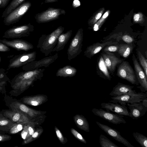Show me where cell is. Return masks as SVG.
Instances as JSON below:
<instances>
[{
    "label": "cell",
    "instance_id": "cell-1",
    "mask_svg": "<svg viewBox=\"0 0 147 147\" xmlns=\"http://www.w3.org/2000/svg\"><path fill=\"white\" fill-rule=\"evenodd\" d=\"M45 70L44 69L39 68L20 72L11 80L12 88L15 91L23 92L32 85L35 82L42 79Z\"/></svg>",
    "mask_w": 147,
    "mask_h": 147
},
{
    "label": "cell",
    "instance_id": "cell-2",
    "mask_svg": "<svg viewBox=\"0 0 147 147\" xmlns=\"http://www.w3.org/2000/svg\"><path fill=\"white\" fill-rule=\"evenodd\" d=\"M64 29V27L59 26L50 34H42L39 38L37 48L45 56H48L52 52L56 45L58 37L63 33Z\"/></svg>",
    "mask_w": 147,
    "mask_h": 147
},
{
    "label": "cell",
    "instance_id": "cell-3",
    "mask_svg": "<svg viewBox=\"0 0 147 147\" xmlns=\"http://www.w3.org/2000/svg\"><path fill=\"white\" fill-rule=\"evenodd\" d=\"M34 30V26L29 23L28 24L14 26L7 30L3 38H20L29 36Z\"/></svg>",
    "mask_w": 147,
    "mask_h": 147
},
{
    "label": "cell",
    "instance_id": "cell-4",
    "mask_svg": "<svg viewBox=\"0 0 147 147\" xmlns=\"http://www.w3.org/2000/svg\"><path fill=\"white\" fill-rule=\"evenodd\" d=\"M83 31L82 28L79 29L71 40L67 50V59L69 61L76 57L82 51Z\"/></svg>",
    "mask_w": 147,
    "mask_h": 147
},
{
    "label": "cell",
    "instance_id": "cell-5",
    "mask_svg": "<svg viewBox=\"0 0 147 147\" xmlns=\"http://www.w3.org/2000/svg\"><path fill=\"white\" fill-rule=\"evenodd\" d=\"M30 1L26 2L14 9L4 18L3 23L6 26H9L19 21L31 6Z\"/></svg>",
    "mask_w": 147,
    "mask_h": 147
},
{
    "label": "cell",
    "instance_id": "cell-6",
    "mask_svg": "<svg viewBox=\"0 0 147 147\" xmlns=\"http://www.w3.org/2000/svg\"><path fill=\"white\" fill-rule=\"evenodd\" d=\"M65 13L63 9L49 7L46 10L36 14L34 18L38 23H43L56 20L60 15Z\"/></svg>",
    "mask_w": 147,
    "mask_h": 147
},
{
    "label": "cell",
    "instance_id": "cell-7",
    "mask_svg": "<svg viewBox=\"0 0 147 147\" xmlns=\"http://www.w3.org/2000/svg\"><path fill=\"white\" fill-rule=\"evenodd\" d=\"M112 100L110 102L119 103L120 104L126 105L127 103L132 104L140 102L147 98V94L143 92L125 94L116 97H111Z\"/></svg>",
    "mask_w": 147,
    "mask_h": 147
},
{
    "label": "cell",
    "instance_id": "cell-8",
    "mask_svg": "<svg viewBox=\"0 0 147 147\" xmlns=\"http://www.w3.org/2000/svg\"><path fill=\"white\" fill-rule=\"evenodd\" d=\"M36 53L34 51L25 53L15 56L9 61L8 69L18 68L23 66L35 60Z\"/></svg>",
    "mask_w": 147,
    "mask_h": 147
},
{
    "label": "cell",
    "instance_id": "cell-9",
    "mask_svg": "<svg viewBox=\"0 0 147 147\" xmlns=\"http://www.w3.org/2000/svg\"><path fill=\"white\" fill-rule=\"evenodd\" d=\"M10 106L12 111L24 114L32 119L43 117L46 112L33 109L24 104L17 101L12 102Z\"/></svg>",
    "mask_w": 147,
    "mask_h": 147
},
{
    "label": "cell",
    "instance_id": "cell-10",
    "mask_svg": "<svg viewBox=\"0 0 147 147\" xmlns=\"http://www.w3.org/2000/svg\"><path fill=\"white\" fill-rule=\"evenodd\" d=\"M117 75L132 84L138 85L139 83L136 80L134 71L127 61H123L119 66Z\"/></svg>",
    "mask_w": 147,
    "mask_h": 147
},
{
    "label": "cell",
    "instance_id": "cell-11",
    "mask_svg": "<svg viewBox=\"0 0 147 147\" xmlns=\"http://www.w3.org/2000/svg\"><path fill=\"white\" fill-rule=\"evenodd\" d=\"M92 112L95 115L98 116L113 124L117 125L121 123H125L126 121L123 118L124 116L103 110L101 109L94 108Z\"/></svg>",
    "mask_w": 147,
    "mask_h": 147
},
{
    "label": "cell",
    "instance_id": "cell-12",
    "mask_svg": "<svg viewBox=\"0 0 147 147\" xmlns=\"http://www.w3.org/2000/svg\"><path fill=\"white\" fill-rule=\"evenodd\" d=\"M57 53L53 55L47 56L38 61H32L22 67V69L24 71L33 70L44 67H47L55 62L58 58Z\"/></svg>",
    "mask_w": 147,
    "mask_h": 147
},
{
    "label": "cell",
    "instance_id": "cell-13",
    "mask_svg": "<svg viewBox=\"0 0 147 147\" xmlns=\"http://www.w3.org/2000/svg\"><path fill=\"white\" fill-rule=\"evenodd\" d=\"M127 104L130 110L129 117L133 119H137L144 116L147 111V98L142 102Z\"/></svg>",
    "mask_w": 147,
    "mask_h": 147
},
{
    "label": "cell",
    "instance_id": "cell-14",
    "mask_svg": "<svg viewBox=\"0 0 147 147\" xmlns=\"http://www.w3.org/2000/svg\"><path fill=\"white\" fill-rule=\"evenodd\" d=\"M96 123L101 129L117 142L127 147H134V146L120 134L119 132L115 129L97 121H96Z\"/></svg>",
    "mask_w": 147,
    "mask_h": 147
},
{
    "label": "cell",
    "instance_id": "cell-15",
    "mask_svg": "<svg viewBox=\"0 0 147 147\" xmlns=\"http://www.w3.org/2000/svg\"><path fill=\"white\" fill-rule=\"evenodd\" d=\"M0 42L18 51H28L34 48V46L31 43L22 39H0Z\"/></svg>",
    "mask_w": 147,
    "mask_h": 147
},
{
    "label": "cell",
    "instance_id": "cell-16",
    "mask_svg": "<svg viewBox=\"0 0 147 147\" xmlns=\"http://www.w3.org/2000/svg\"><path fill=\"white\" fill-rule=\"evenodd\" d=\"M132 60L137 77L140 85V86L137 88L140 89L142 92H146L147 91V77L134 54L133 55Z\"/></svg>",
    "mask_w": 147,
    "mask_h": 147
},
{
    "label": "cell",
    "instance_id": "cell-17",
    "mask_svg": "<svg viewBox=\"0 0 147 147\" xmlns=\"http://www.w3.org/2000/svg\"><path fill=\"white\" fill-rule=\"evenodd\" d=\"M100 105L101 108L106 109L107 111H112L120 115L129 116V112L126 105L110 102L102 103Z\"/></svg>",
    "mask_w": 147,
    "mask_h": 147
},
{
    "label": "cell",
    "instance_id": "cell-18",
    "mask_svg": "<svg viewBox=\"0 0 147 147\" xmlns=\"http://www.w3.org/2000/svg\"><path fill=\"white\" fill-rule=\"evenodd\" d=\"M3 116L14 123L30 121L35 119H32L24 114L12 110L6 111L3 113Z\"/></svg>",
    "mask_w": 147,
    "mask_h": 147
},
{
    "label": "cell",
    "instance_id": "cell-19",
    "mask_svg": "<svg viewBox=\"0 0 147 147\" xmlns=\"http://www.w3.org/2000/svg\"><path fill=\"white\" fill-rule=\"evenodd\" d=\"M134 87L128 85L118 83L114 87L109 95L116 97L125 94L136 93L135 90H132Z\"/></svg>",
    "mask_w": 147,
    "mask_h": 147
},
{
    "label": "cell",
    "instance_id": "cell-20",
    "mask_svg": "<svg viewBox=\"0 0 147 147\" xmlns=\"http://www.w3.org/2000/svg\"><path fill=\"white\" fill-rule=\"evenodd\" d=\"M24 103L32 106L40 105L46 102L47 96L43 94H38L34 96H26L21 99Z\"/></svg>",
    "mask_w": 147,
    "mask_h": 147
},
{
    "label": "cell",
    "instance_id": "cell-21",
    "mask_svg": "<svg viewBox=\"0 0 147 147\" xmlns=\"http://www.w3.org/2000/svg\"><path fill=\"white\" fill-rule=\"evenodd\" d=\"M42 117L37 118L25 126L21 134V137L23 140L28 138L34 133L36 129V126L40 124L41 118Z\"/></svg>",
    "mask_w": 147,
    "mask_h": 147
},
{
    "label": "cell",
    "instance_id": "cell-22",
    "mask_svg": "<svg viewBox=\"0 0 147 147\" xmlns=\"http://www.w3.org/2000/svg\"><path fill=\"white\" fill-rule=\"evenodd\" d=\"M116 43L110 41L102 43L98 42L94 44L87 47L86 50L84 52V55L88 58H91L99 52L106 45Z\"/></svg>",
    "mask_w": 147,
    "mask_h": 147
},
{
    "label": "cell",
    "instance_id": "cell-23",
    "mask_svg": "<svg viewBox=\"0 0 147 147\" xmlns=\"http://www.w3.org/2000/svg\"><path fill=\"white\" fill-rule=\"evenodd\" d=\"M102 56L108 69L112 72L115 70L117 65L122 61L114 55L104 53L102 54Z\"/></svg>",
    "mask_w": 147,
    "mask_h": 147
},
{
    "label": "cell",
    "instance_id": "cell-24",
    "mask_svg": "<svg viewBox=\"0 0 147 147\" xmlns=\"http://www.w3.org/2000/svg\"><path fill=\"white\" fill-rule=\"evenodd\" d=\"M72 33V30H71L61 34L58 37L56 45L52 52H58L63 50L70 38Z\"/></svg>",
    "mask_w": 147,
    "mask_h": 147
},
{
    "label": "cell",
    "instance_id": "cell-25",
    "mask_svg": "<svg viewBox=\"0 0 147 147\" xmlns=\"http://www.w3.org/2000/svg\"><path fill=\"white\" fill-rule=\"evenodd\" d=\"M77 70L74 67L70 65H67L60 68L57 71L56 75L57 77H72L75 76Z\"/></svg>",
    "mask_w": 147,
    "mask_h": 147
},
{
    "label": "cell",
    "instance_id": "cell-26",
    "mask_svg": "<svg viewBox=\"0 0 147 147\" xmlns=\"http://www.w3.org/2000/svg\"><path fill=\"white\" fill-rule=\"evenodd\" d=\"M73 119L75 123L79 128L87 132L90 131L89 124L84 116L77 114L74 116Z\"/></svg>",
    "mask_w": 147,
    "mask_h": 147
},
{
    "label": "cell",
    "instance_id": "cell-27",
    "mask_svg": "<svg viewBox=\"0 0 147 147\" xmlns=\"http://www.w3.org/2000/svg\"><path fill=\"white\" fill-rule=\"evenodd\" d=\"M119 46V54L124 58L127 57L131 53L133 47L130 45L121 44Z\"/></svg>",
    "mask_w": 147,
    "mask_h": 147
},
{
    "label": "cell",
    "instance_id": "cell-28",
    "mask_svg": "<svg viewBox=\"0 0 147 147\" xmlns=\"http://www.w3.org/2000/svg\"><path fill=\"white\" fill-rule=\"evenodd\" d=\"M24 1L25 0H12L9 5L4 11L2 15V17H6Z\"/></svg>",
    "mask_w": 147,
    "mask_h": 147
},
{
    "label": "cell",
    "instance_id": "cell-29",
    "mask_svg": "<svg viewBox=\"0 0 147 147\" xmlns=\"http://www.w3.org/2000/svg\"><path fill=\"white\" fill-rule=\"evenodd\" d=\"M43 131V129L41 127H38L36 128L34 133L28 138L24 140L22 142L23 144L29 143L38 138Z\"/></svg>",
    "mask_w": 147,
    "mask_h": 147
},
{
    "label": "cell",
    "instance_id": "cell-30",
    "mask_svg": "<svg viewBox=\"0 0 147 147\" xmlns=\"http://www.w3.org/2000/svg\"><path fill=\"white\" fill-rule=\"evenodd\" d=\"M15 124L8 119L4 117L0 120V130L9 131Z\"/></svg>",
    "mask_w": 147,
    "mask_h": 147
},
{
    "label": "cell",
    "instance_id": "cell-31",
    "mask_svg": "<svg viewBox=\"0 0 147 147\" xmlns=\"http://www.w3.org/2000/svg\"><path fill=\"white\" fill-rule=\"evenodd\" d=\"M36 119L30 121L22 122L15 123L9 130V133L11 134H14L19 132L23 129L25 125Z\"/></svg>",
    "mask_w": 147,
    "mask_h": 147
},
{
    "label": "cell",
    "instance_id": "cell-32",
    "mask_svg": "<svg viewBox=\"0 0 147 147\" xmlns=\"http://www.w3.org/2000/svg\"><path fill=\"white\" fill-rule=\"evenodd\" d=\"M105 10V8L103 7L96 12L88 20V25L90 26H94L101 17Z\"/></svg>",
    "mask_w": 147,
    "mask_h": 147
},
{
    "label": "cell",
    "instance_id": "cell-33",
    "mask_svg": "<svg viewBox=\"0 0 147 147\" xmlns=\"http://www.w3.org/2000/svg\"><path fill=\"white\" fill-rule=\"evenodd\" d=\"M99 142L102 147H119L105 135L101 134L99 137Z\"/></svg>",
    "mask_w": 147,
    "mask_h": 147
},
{
    "label": "cell",
    "instance_id": "cell-34",
    "mask_svg": "<svg viewBox=\"0 0 147 147\" xmlns=\"http://www.w3.org/2000/svg\"><path fill=\"white\" fill-rule=\"evenodd\" d=\"M133 135L142 147H147V137L146 136L136 132H134Z\"/></svg>",
    "mask_w": 147,
    "mask_h": 147
},
{
    "label": "cell",
    "instance_id": "cell-35",
    "mask_svg": "<svg viewBox=\"0 0 147 147\" xmlns=\"http://www.w3.org/2000/svg\"><path fill=\"white\" fill-rule=\"evenodd\" d=\"M110 13L109 10L107 11L97 22L94 25L93 29L94 31H97L101 27L106 19L107 18Z\"/></svg>",
    "mask_w": 147,
    "mask_h": 147
},
{
    "label": "cell",
    "instance_id": "cell-36",
    "mask_svg": "<svg viewBox=\"0 0 147 147\" xmlns=\"http://www.w3.org/2000/svg\"><path fill=\"white\" fill-rule=\"evenodd\" d=\"M98 65L100 70L108 80H110L111 76L109 73L108 69L102 56L100 57Z\"/></svg>",
    "mask_w": 147,
    "mask_h": 147
},
{
    "label": "cell",
    "instance_id": "cell-37",
    "mask_svg": "<svg viewBox=\"0 0 147 147\" xmlns=\"http://www.w3.org/2000/svg\"><path fill=\"white\" fill-rule=\"evenodd\" d=\"M138 55L141 65L144 69L146 76L147 77V60L139 51L138 52Z\"/></svg>",
    "mask_w": 147,
    "mask_h": 147
},
{
    "label": "cell",
    "instance_id": "cell-38",
    "mask_svg": "<svg viewBox=\"0 0 147 147\" xmlns=\"http://www.w3.org/2000/svg\"><path fill=\"white\" fill-rule=\"evenodd\" d=\"M133 22L136 23H142L144 21L143 15L141 12L135 13L133 16Z\"/></svg>",
    "mask_w": 147,
    "mask_h": 147
},
{
    "label": "cell",
    "instance_id": "cell-39",
    "mask_svg": "<svg viewBox=\"0 0 147 147\" xmlns=\"http://www.w3.org/2000/svg\"><path fill=\"white\" fill-rule=\"evenodd\" d=\"M70 131L73 136L78 140L84 144H86L87 142L85 139L77 131L73 128H71Z\"/></svg>",
    "mask_w": 147,
    "mask_h": 147
},
{
    "label": "cell",
    "instance_id": "cell-40",
    "mask_svg": "<svg viewBox=\"0 0 147 147\" xmlns=\"http://www.w3.org/2000/svg\"><path fill=\"white\" fill-rule=\"evenodd\" d=\"M55 130L57 138L61 143L64 144L67 141V139L64 137L59 129L56 127H55Z\"/></svg>",
    "mask_w": 147,
    "mask_h": 147
},
{
    "label": "cell",
    "instance_id": "cell-41",
    "mask_svg": "<svg viewBox=\"0 0 147 147\" xmlns=\"http://www.w3.org/2000/svg\"><path fill=\"white\" fill-rule=\"evenodd\" d=\"M118 45L109 46L105 47L104 50L105 52H116L118 51Z\"/></svg>",
    "mask_w": 147,
    "mask_h": 147
},
{
    "label": "cell",
    "instance_id": "cell-42",
    "mask_svg": "<svg viewBox=\"0 0 147 147\" xmlns=\"http://www.w3.org/2000/svg\"><path fill=\"white\" fill-rule=\"evenodd\" d=\"M122 38L124 41L128 43H132L134 41L132 37L127 35H123Z\"/></svg>",
    "mask_w": 147,
    "mask_h": 147
},
{
    "label": "cell",
    "instance_id": "cell-43",
    "mask_svg": "<svg viewBox=\"0 0 147 147\" xmlns=\"http://www.w3.org/2000/svg\"><path fill=\"white\" fill-rule=\"evenodd\" d=\"M10 51V49L4 44L0 42V51L7 52Z\"/></svg>",
    "mask_w": 147,
    "mask_h": 147
},
{
    "label": "cell",
    "instance_id": "cell-44",
    "mask_svg": "<svg viewBox=\"0 0 147 147\" xmlns=\"http://www.w3.org/2000/svg\"><path fill=\"white\" fill-rule=\"evenodd\" d=\"M11 138V137L9 135L0 134V142L9 140Z\"/></svg>",
    "mask_w": 147,
    "mask_h": 147
},
{
    "label": "cell",
    "instance_id": "cell-45",
    "mask_svg": "<svg viewBox=\"0 0 147 147\" xmlns=\"http://www.w3.org/2000/svg\"><path fill=\"white\" fill-rule=\"evenodd\" d=\"M1 2L0 7H4L7 4L9 0H1Z\"/></svg>",
    "mask_w": 147,
    "mask_h": 147
},
{
    "label": "cell",
    "instance_id": "cell-46",
    "mask_svg": "<svg viewBox=\"0 0 147 147\" xmlns=\"http://www.w3.org/2000/svg\"><path fill=\"white\" fill-rule=\"evenodd\" d=\"M58 0H45V3H49L57 2Z\"/></svg>",
    "mask_w": 147,
    "mask_h": 147
},
{
    "label": "cell",
    "instance_id": "cell-47",
    "mask_svg": "<svg viewBox=\"0 0 147 147\" xmlns=\"http://www.w3.org/2000/svg\"><path fill=\"white\" fill-rule=\"evenodd\" d=\"M1 77H0V80L1 79ZM5 83V82H2L0 80V90H1L2 89V87L3 84Z\"/></svg>",
    "mask_w": 147,
    "mask_h": 147
},
{
    "label": "cell",
    "instance_id": "cell-48",
    "mask_svg": "<svg viewBox=\"0 0 147 147\" xmlns=\"http://www.w3.org/2000/svg\"><path fill=\"white\" fill-rule=\"evenodd\" d=\"M4 117L1 114H0V120L3 118Z\"/></svg>",
    "mask_w": 147,
    "mask_h": 147
},
{
    "label": "cell",
    "instance_id": "cell-49",
    "mask_svg": "<svg viewBox=\"0 0 147 147\" xmlns=\"http://www.w3.org/2000/svg\"><path fill=\"white\" fill-rule=\"evenodd\" d=\"M1 61V58H0V61Z\"/></svg>",
    "mask_w": 147,
    "mask_h": 147
},
{
    "label": "cell",
    "instance_id": "cell-50",
    "mask_svg": "<svg viewBox=\"0 0 147 147\" xmlns=\"http://www.w3.org/2000/svg\"></svg>",
    "mask_w": 147,
    "mask_h": 147
},
{
    "label": "cell",
    "instance_id": "cell-51",
    "mask_svg": "<svg viewBox=\"0 0 147 147\" xmlns=\"http://www.w3.org/2000/svg\"></svg>",
    "mask_w": 147,
    "mask_h": 147
}]
</instances>
